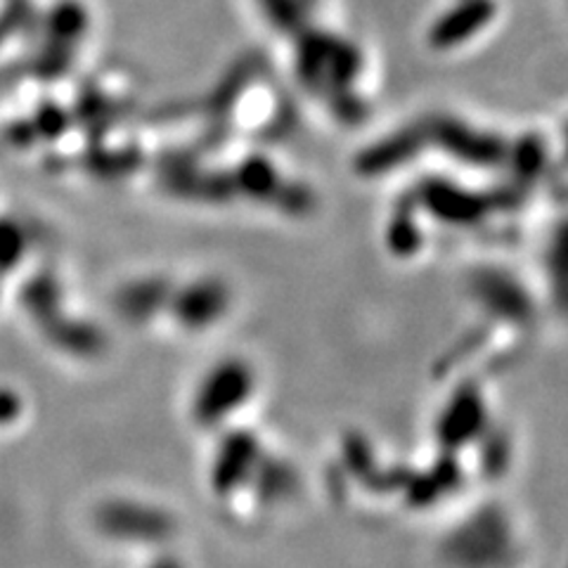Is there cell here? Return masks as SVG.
<instances>
[{
    "label": "cell",
    "mask_w": 568,
    "mask_h": 568,
    "mask_svg": "<svg viewBox=\"0 0 568 568\" xmlns=\"http://www.w3.org/2000/svg\"><path fill=\"white\" fill-rule=\"evenodd\" d=\"M14 413H17V400L12 396L0 394V422H3L6 417L10 419Z\"/></svg>",
    "instance_id": "obj_1"
}]
</instances>
